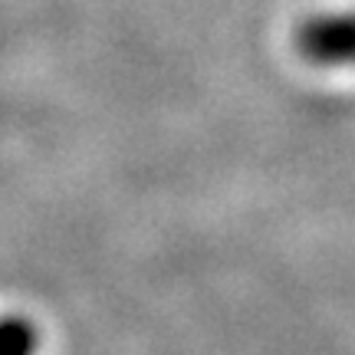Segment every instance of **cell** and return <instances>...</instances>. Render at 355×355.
Here are the masks:
<instances>
[{
	"label": "cell",
	"instance_id": "cell-2",
	"mask_svg": "<svg viewBox=\"0 0 355 355\" xmlns=\"http://www.w3.org/2000/svg\"><path fill=\"white\" fill-rule=\"evenodd\" d=\"M37 329L24 316L0 319V355H37Z\"/></svg>",
	"mask_w": 355,
	"mask_h": 355
},
{
	"label": "cell",
	"instance_id": "cell-1",
	"mask_svg": "<svg viewBox=\"0 0 355 355\" xmlns=\"http://www.w3.org/2000/svg\"><path fill=\"white\" fill-rule=\"evenodd\" d=\"M293 46L313 66H355V10L313 13L293 30Z\"/></svg>",
	"mask_w": 355,
	"mask_h": 355
}]
</instances>
